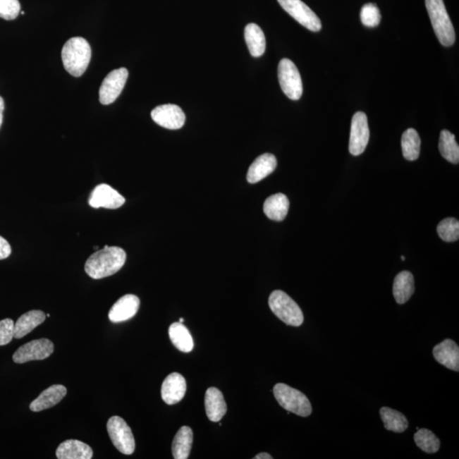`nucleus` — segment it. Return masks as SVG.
Here are the masks:
<instances>
[{
  "instance_id": "f704fd0d",
  "label": "nucleus",
  "mask_w": 459,
  "mask_h": 459,
  "mask_svg": "<svg viewBox=\"0 0 459 459\" xmlns=\"http://www.w3.org/2000/svg\"><path fill=\"white\" fill-rule=\"evenodd\" d=\"M11 255V247L7 240L0 235V259H5Z\"/></svg>"
},
{
  "instance_id": "f3484780",
  "label": "nucleus",
  "mask_w": 459,
  "mask_h": 459,
  "mask_svg": "<svg viewBox=\"0 0 459 459\" xmlns=\"http://www.w3.org/2000/svg\"><path fill=\"white\" fill-rule=\"evenodd\" d=\"M278 165L276 157L271 153H264L255 160L247 173V180L251 184L257 183L270 176Z\"/></svg>"
},
{
  "instance_id": "c756f323",
  "label": "nucleus",
  "mask_w": 459,
  "mask_h": 459,
  "mask_svg": "<svg viewBox=\"0 0 459 459\" xmlns=\"http://www.w3.org/2000/svg\"><path fill=\"white\" fill-rule=\"evenodd\" d=\"M415 443L426 453H436L439 451L441 441L435 434L428 429H419L415 435Z\"/></svg>"
},
{
  "instance_id": "1a4fd4ad",
  "label": "nucleus",
  "mask_w": 459,
  "mask_h": 459,
  "mask_svg": "<svg viewBox=\"0 0 459 459\" xmlns=\"http://www.w3.org/2000/svg\"><path fill=\"white\" fill-rule=\"evenodd\" d=\"M129 72L125 68L114 70L103 80L99 97L102 105H110L117 100L125 88Z\"/></svg>"
},
{
  "instance_id": "7c9ffc66",
  "label": "nucleus",
  "mask_w": 459,
  "mask_h": 459,
  "mask_svg": "<svg viewBox=\"0 0 459 459\" xmlns=\"http://www.w3.org/2000/svg\"><path fill=\"white\" fill-rule=\"evenodd\" d=\"M437 233L445 242L458 241L459 238V222L454 218H446L437 226Z\"/></svg>"
},
{
  "instance_id": "a211bd4d",
  "label": "nucleus",
  "mask_w": 459,
  "mask_h": 459,
  "mask_svg": "<svg viewBox=\"0 0 459 459\" xmlns=\"http://www.w3.org/2000/svg\"><path fill=\"white\" fill-rule=\"evenodd\" d=\"M67 388L61 384H54L44 391L30 404V409L32 412H41L56 406L67 395Z\"/></svg>"
},
{
  "instance_id": "5701e85b",
  "label": "nucleus",
  "mask_w": 459,
  "mask_h": 459,
  "mask_svg": "<svg viewBox=\"0 0 459 459\" xmlns=\"http://www.w3.org/2000/svg\"><path fill=\"white\" fill-rule=\"evenodd\" d=\"M47 315L42 311H30L23 314L15 324L14 338H22L31 333L37 326L42 324Z\"/></svg>"
},
{
  "instance_id": "4468645a",
  "label": "nucleus",
  "mask_w": 459,
  "mask_h": 459,
  "mask_svg": "<svg viewBox=\"0 0 459 459\" xmlns=\"http://www.w3.org/2000/svg\"><path fill=\"white\" fill-rule=\"evenodd\" d=\"M187 392V382L180 374L173 373L167 376L161 388V396L168 405H175L184 398Z\"/></svg>"
},
{
  "instance_id": "2eb2a0df",
  "label": "nucleus",
  "mask_w": 459,
  "mask_h": 459,
  "mask_svg": "<svg viewBox=\"0 0 459 459\" xmlns=\"http://www.w3.org/2000/svg\"><path fill=\"white\" fill-rule=\"evenodd\" d=\"M140 301L137 296L126 295L120 298L111 308L109 317L111 322H126L134 317L140 308Z\"/></svg>"
},
{
  "instance_id": "0eeeda50",
  "label": "nucleus",
  "mask_w": 459,
  "mask_h": 459,
  "mask_svg": "<svg viewBox=\"0 0 459 459\" xmlns=\"http://www.w3.org/2000/svg\"><path fill=\"white\" fill-rule=\"evenodd\" d=\"M279 80L283 93L291 100H300L303 84L299 70L292 61L284 58L279 65Z\"/></svg>"
},
{
  "instance_id": "4be33fe9",
  "label": "nucleus",
  "mask_w": 459,
  "mask_h": 459,
  "mask_svg": "<svg viewBox=\"0 0 459 459\" xmlns=\"http://www.w3.org/2000/svg\"><path fill=\"white\" fill-rule=\"evenodd\" d=\"M264 213L275 221H282L286 218L289 209L288 198L283 193L269 197L264 204Z\"/></svg>"
},
{
  "instance_id": "20e7f679",
  "label": "nucleus",
  "mask_w": 459,
  "mask_h": 459,
  "mask_svg": "<svg viewBox=\"0 0 459 459\" xmlns=\"http://www.w3.org/2000/svg\"><path fill=\"white\" fill-rule=\"evenodd\" d=\"M269 306L279 319L288 326H300L303 324L304 315L300 306L286 293L275 290L269 297Z\"/></svg>"
},
{
  "instance_id": "f8f14e48",
  "label": "nucleus",
  "mask_w": 459,
  "mask_h": 459,
  "mask_svg": "<svg viewBox=\"0 0 459 459\" xmlns=\"http://www.w3.org/2000/svg\"><path fill=\"white\" fill-rule=\"evenodd\" d=\"M152 118L157 125L168 130H179L185 122V115L180 106L165 104L157 106L152 111Z\"/></svg>"
},
{
  "instance_id": "39448f33",
  "label": "nucleus",
  "mask_w": 459,
  "mask_h": 459,
  "mask_svg": "<svg viewBox=\"0 0 459 459\" xmlns=\"http://www.w3.org/2000/svg\"><path fill=\"white\" fill-rule=\"evenodd\" d=\"M274 396L280 406L288 412L300 417L312 415V407L303 393L285 384H276L273 388Z\"/></svg>"
},
{
  "instance_id": "9b49d317",
  "label": "nucleus",
  "mask_w": 459,
  "mask_h": 459,
  "mask_svg": "<svg viewBox=\"0 0 459 459\" xmlns=\"http://www.w3.org/2000/svg\"><path fill=\"white\" fill-rule=\"evenodd\" d=\"M53 353V343L48 338H39L20 346L13 355V361L19 364L39 361L48 358Z\"/></svg>"
},
{
  "instance_id": "dca6fc26",
  "label": "nucleus",
  "mask_w": 459,
  "mask_h": 459,
  "mask_svg": "<svg viewBox=\"0 0 459 459\" xmlns=\"http://www.w3.org/2000/svg\"><path fill=\"white\" fill-rule=\"evenodd\" d=\"M433 355L436 361L446 367V369L459 371V347L450 338H446L433 349Z\"/></svg>"
},
{
  "instance_id": "f257e3e1",
  "label": "nucleus",
  "mask_w": 459,
  "mask_h": 459,
  "mask_svg": "<svg viewBox=\"0 0 459 459\" xmlns=\"http://www.w3.org/2000/svg\"><path fill=\"white\" fill-rule=\"evenodd\" d=\"M126 251L119 247L106 245L90 255L87 259L85 270L91 279H102L113 276L121 270L126 262Z\"/></svg>"
},
{
  "instance_id": "a878e982",
  "label": "nucleus",
  "mask_w": 459,
  "mask_h": 459,
  "mask_svg": "<svg viewBox=\"0 0 459 459\" xmlns=\"http://www.w3.org/2000/svg\"><path fill=\"white\" fill-rule=\"evenodd\" d=\"M169 335L172 344L181 353H191L194 347V343L192 335L187 326L180 324V322H175V324L169 326Z\"/></svg>"
},
{
  "instance_id": "4c0bfd02",
  "label": "nucleus",
  "mask_w": 459,
  "mask_h": 459,
  "mask_svg": "<svg viewBox=\"0 0 459 459\" xmlns=\"http://www.w3.org/2000/svg\"><path fill=\"white\" fill-rule=\"evenodd\" d=\"M180 324H183V322H184L183 318H180Z\"/></svg>"
},
{
  "instance_id": "9d476101",
  "label": "nucleus",
  "mask_w": 459,
  "mask_h": 459,
  "mask_svg": "<svg viewBox=\"0 0 459 459\" xmlns=\"http://www.w3.org/2000/svg\"><path fill=\"white\" fill-rule=\"evenodd\" d=\"M369 127L367 115L357 111L351 121L349 151L354 156L362 154L369 142Z\"/></svg>"
},
{
  "instance_id": "2f4dec72",
  "label": "nucleus",
  "mask_w": 459,
  "mask_h": 459,
  "mask_svg": "<svg viewBox=\"0 0 459 459\" xmlns=\"http://www.w3.org/2000/svg\"><path fill=\"white\" fill-rule=\"evenodd\" d=\"M361 20L364 26L369 27H377L381 20V14L377 6L374 4H366L362 8Z\"/></svg>"
},
{
  "instance_id": "6ab92c4d",
  "label": "nucleus",
  "mask_w": 459,
  "mask_h": 459,
  "mask_svg": "<svg viewBox=\"0 0 459 459\" xmlns=\"http://www.w3.org/2000/svg\"><path fill=\"white\" fill-rule=\"evenodd\" d=\"M205 410L210 421L220 422L225 416L227 406L222 392L217 388L210 387L205 394Z\"/></svg>"
},
{
  "instance_id": "cd10ccee",
  "label": "nucleus",
  "mask_w": 459,
  "mask_h": 459,
  "mask_svg": "<svg viewBox=\"0 0 459 459\" xmlns=\"http://www.w3.org/2000/svg\"><path fill=\"white\" fill-rule=\"evenodd\" d=\"M441 154L448 162L458 164L459 163V147L455 139V135L448 130L441 132L439 140Z\"/></svg>"
},
{
  "instance_id": "ea45409f",
  "label": "nucleus",
  "mask_w": 459,
  "mask_h": 459,
  "mask_svg": "<svg viewBox=\"0 0 459 459\" xmlns=\"http://www.w3.org/2000/svg\"><path fill=\"white\" fill-rule=\"evenodd\" d=\"M47 317H51V315H49V314H47Z\"/></svg>"
},
{
  "instance_id": "423d86ee",
  "label": "nucleus",
  "mask_w": 459,
  "mask_h": 459,
  "mask_svg": "<svg viewBox=\"0 0 459 459\" xmlns=\"http://www.w3.org/2000/svg\"><path fill=\"white\" fill-rule=\"evenodd\" d=\"M106 428L111 442L120 453L130 455L135 452L133 433L125 420L118 416L111 417L107 422Z\"/></svg>"
},
{
  "instance_id": "b1692460",
  "label": "nucleus",
  "mask_w": 459,
  "mask_h": 459,
  "mask_svg": "<svg viewBox=\"0 0 459 459\" xmlns=\"http://www.w3.org/2000/svg\"><path fill=\"white\" fill-rule=\"evenodd\" d=\"M193 432L188 426H183L176 433L172 444L173 457L176 459H187L191 453Z\"/></svg>"
},
{
  "instance_id": "72a5a7b5",
  "label": "nucleus",
  "mask_w": 459,
  "mask_h": 459,
  "mask_svg": "<svg viewBox=\"0 0 459 459\" xmlns=\"http://www.w3.org/2000/svg\"><path fill=\"white\" fill-rule=\"evenodd\" d=\"M15 324L13 320L6 318L0 321V346L6 345L14 338Z\"/></svg>"
},
{
  "instance_id": "7ed1b4c3",
  "label": "nucleus",
  "mask_w": 459,
  "mask_h": 459,
  "mask_svg": "<svg viewBox=\"0 0 459 459\" xmlns=\"http://www.w3.org/2000/svg\"><path fill=\"white\" fill-rule=\"evenodd\" d=\"M425 6L440 43L446 47H452L456 38L443 0H425Z\"/></svg>"
},
{
  "instance_id": "6e6552de",
  "label": "nucleus",
  "mask_w": 459,
  "mask_h": 459,
  "mask_svg": "<svg viewBox=\"0 0 459 459\" xmlns=\"http://www.w3.org/2000/svg\"><path fill=\"white\" fill-rule=\"evenodd\" d=\"M278 1L283 9L302 26L312 32L321 30V20L315 12L301 0H278Z\"/></svg>"
},
{
  "instance_id": "bb28decb",
  "label": "nucleus",
  "mask_w": 459,
  "mask_h": 459,
  "mask_svg": "<svg viewBox=\"0 0 459 459\" xmlns=\"http://www.w3.org/2000/svg\"><path fill=\"white\" fill-rule=\"evenodd\" d=\"M379 412L387 431L403 433L408 428V420L402 412L387 407L380 409Z\"/></svg>"
},
{
  "instance_id": "f03ea898",
  "label": "nucleus",
  "mask_w": 459,
  "mask_h": 459,
  "mask_svg": "<svg viewBox=\"0 0 459 459\" xmlns=\"http://www.w3.org/2000/svg\"><path fill=\"white\" fill-rule=\"evenodd\" d=\"M66 70L73 77H81L90 63V45L84 38L74 37L67 41L61 51Z\"/></svg>"
},
{
  "instance_id": "393cba45",
  "label": "nucleus",
  "mask_w": 459,
  "mask_h": 459,
  "mask_svg": "<svg viewBox=\"0 0 459 459\" xmlns=\"http://www.w3.org/2000/svg\"><path fill=\"white\" fill-rule=\"evenodd\" d=\"M245 40L249 51L254 57H259L266 51V37L257 24L250 23L245 27Z\"/></svg>"
},
{
  "instance_id": "ddd939ff",
  "label": "nucleus",
  "mask_w": 459,
  "mask_h": 459,
  "mask_svg": "<svg viewBox=\"0 0 459 459\" xmlns=\"http://www.w3.org/2000/svg\"><path fill=\"white\" fill-rule=\"evenodd\" d=\"M125 197L106 184L97 185L89 200L90 206L94 209H116L125 204Z\"/></svg>"
},
{
  "instance_id": "aec40b11",
  "label": "nucleus",
  "mask_w": 459,
  "mask_h": 459,
  "mask_svg": "<svg viewBox=\"0 0 459 459\" xmlns=\"http://www.w3.org/2000/svg\"><path fill=\"white\" fill-rule=\"evenodd\" d=\"M56 455L59 459H90L93 450L80 441L68 440L58 446Z\"/></svg>"
},
{
  "instance_id": "58836bf2",
  "label": "nucleus",
  "mask_w": 459,
  "mask_h": 459,
  "mask_svg": "<svg viewBox=\"0 0 459 459\" xmlns=\"http://www.w3.org/2000/svg\"><path fill=\"white\" fill-rule=\"evenodd\" d=\"M402 259L405 260V256H402Z\"/></svg>"
},
{
  "instance_id": "c9c22d12",
  "label": "nucleus",
  "mask_w": 459,
  "mask_h": 459,
  "mask_svg": "<svg viewBox=\"0 0 459 459\" xmlns=\"http://www.w3.org/2000/svg\"><path fill=\"white\" fill-rule=\"evenodd\" d=\"M4 110H5V103H4L3 98L0 97V128L2 126Z\"/></svg>"
},
{
  "instance_id": "e433bc0d",
  "label": "nucleus",
  "mask_w": 459,
  "mask_h": 459,
  "mask_svg": "<svg viewBox=\"0 0 459 459\" xmlns=\"http://www.w3.org/2000/svg\"><path fill=\"white\" fill-rule=\"evenodd\" d=\"M272 456H271L270 454L267 453H259L258 455H256V456L254 458V459H272Z\"/></svg>"
},
{
  "instance_id": "412c9836",
  "label": "nucleus",
  "mask_w": 459,
  "mask_h": 459,
  "mask_svg": "<svg viewBox=\"0 0 459 459\" xmlns=\"http://www.w3.org/2000/svg\"><path fill=\"white\" fill-rule=\"evenodd\" d=\"M415 279L410 271L400 272L396 276L393 284V295L397 303L403 305L406 303L415 293Z\"/></svg>"
},
{
  "instance_id": "473e14b6",
  "label": "nucleus",
  "mask_w": 459,
  "mask_h": 459,
  "mask_svg": "<svg viewBox=\"0 0 459 459\" xmlns=\"http://www.w3.org/2000/svg\"><path fill=\"white\" fill-rule=\"evenodd\" d=\"M20 11L18 0H0V18L14 20L19 16Z\"/></svg>"
},
{
  "instance_id": "c85d7f7f",
  "label": "nucleus",
  "mask_w": 459,
  "mask_h": 459,
  "mask_svg": "<svg viewBox=\"0 0 459 459\" xmlns=\"http://www.w3.org/2000/svg\"><path fill=\"white\" fill-rule=\"evenodd\" d=\"M420 147L421 140L415 129H408L404 132L402 137V148L405 159L408 161L419 159Z\"/></svg>"
}]
</instances>
